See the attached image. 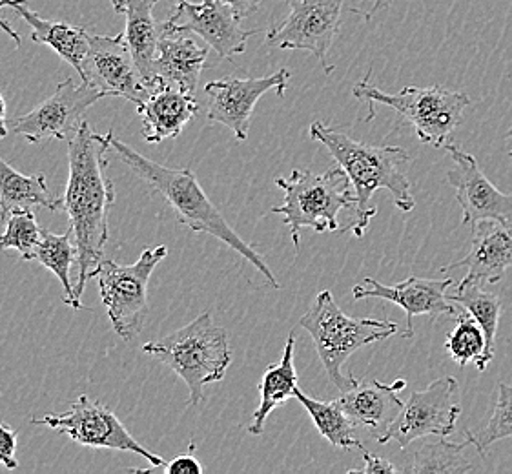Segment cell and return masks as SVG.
<instances>
[{"mask_svg":"<svg viewBox=\"0 0 512 474\" xmlns=\"http://www.w3.org/2000/svg\"><path fill=\"white\" fill-rule=\"evenodd\" d=\"M294 347H296V338H294V332H290L281 360L276 365L268 367L257 385L259 407L248 427V433L254 436L263 434L268 416L274 413L277 407H283L290 398L296 396L299 387H297V372L294 365Z\"/></svg>","mask_w":512,"mask_h":474,"instance_id":"obj_24","label":"cell"},{"mask_svg":"<svg viewBox=\"0 0 512 474\" xmlns=\"http://www.w3.org/2000/svg\"><path fill=\"white\" fill-rule=\"evenodd\" d=\"M294 398L307 409L312 422L318 427L319 434L327 440L328 444L334 445L336 449H361L363 451V444L354 436L356 425L339 407L338 402H319L299 389Z\"/></svg>","mask_w":512,"mask_h":474,"instance_id":"obj_27","label":"cell"},{"mask_svg":"<svg viewBox=\"0 0 512 474\" xmlns=\"http://www.w3.org/2000/svg\"><path fill=\"white\" fill-rule=\"evenodd\" d=\"M354 97L369 104L370 119H374L376 103L389 106L412 124L416 135L423 145L443 148L452 132L463 121L465 108L471 106L469 95L463 92H451L441 86L414 88L407 86L400 93H385L369 83V75L354 86Z\"/></svg>","mask_w":512,"mask_h":474,"instance_id":"obj_7","label":"cell"},{"mask_svg":"<svg viewBox=\"0 0 512 474\" xmlns=\"http://www.w3.org/2000/svg\"><path fill=\"white\" fill-rule=\"evenodd\" d=\"M81 81L92 84L104 97H123L135 106L148 97V88L123 35L90 33V50L82 64Z\"/></svg>","mask_w":512,"mask_h":474,"instance_id":"obj_13","label":"cell"},{"mask_svg":"<svg viewBox=\"0 0 512 474\" xmlns=\"http://www.w3.org/2000/svg\"><path fill=\"white\" fill-rule=\"evenodd\" d=\"M288 79L290 72L283 68L259 79L225 77L212 81L205 86L208 119L214 123L225 124L236 135L237 141H246L257 101L270 90H276L277 95L283 97L287 92Z\"/></svg>","mask_w":512,"mask_h":474,"instance_id":"obj_15","label":"cell"},{"mask_svg":"<svg viewBox=\"0 0 512 474\" xmlns=\"http://www.w3.org/2000/svg\"><path fill=\"white\" fill-rule=\"evenodd\" d=\"M456 292L449 296L452 303L461 305L471 314L474 320L482 325L487 336L489 351L494 354V341L498 332V323L502 316V299L480 287V283H458L454 285Z\"/></svg>","mask_w":512,"mask_h":474,"instance_id":"obj_29","label":"cell"},{"mask_svg":"<svg viewBox=\"0 0 512 474\" xmlns=\"http://www.w3.org/2000/svg\"><path fill=\"white\" fill-rule=\"evenodd\" d=\"M33 425H46L59 434L70 436L73 442L93 449H112L134 453L163 469L166 462L161 456L139 444L124 427L117 414L90 396H79L66 413H48L31 418Z\"/></svg>","mask_w":512,"mask_h":474,"instance_id":"obj_9","label":"cell"},{"mask_svg":"<svg viewBox=\"0 0 512 474\" xmlns=\"http://www.w3.org/2000/svg\"><path fill=\"white\" fill-rule=\"evenodd\" d=\"M463 444H451V442H434L425 444L416 451L409 467L403 469V473H469L472 464H469L463 456L467 445H472L471 438L465 434Z\"/></svg>","mask_w":512,"mask_h":474,"instance_id":"obj_30","label":"cell"},{"mask_svg":"<svg viewBox=\"0 0 512 474\" xmlns=\"http://www.w3.org/2000/svg\"><path fill=\"white\" fill-rule=\"evenodd\" d=\"M505 137H507V139H512V126L511 128H509V132H507V135H505Z\"/></svg>","mask_w":512,"mask_h":474,"instance_id":"obj_41","label":"cell"},{"mask_svg":"<svg viewBox=\"0 0 512 474\" xmlns=\"http://www.w3.org/2000/svg\"><path fill=\"white\" fill-rule=\"evenodd\" d=\"M44 207L52 212L62 210V197L48 188L44 174L24 176L0 157V219L2 223L11 212Z\"/></svg>","mask_w":512,"mask_h":474,"instance_id":"obj_25","label":"cell"},{"mask_svg":"<svg viewBox=\"0 0 512 474\" xmlns=\"http://www.w3.org/2000/svg\"><path fill=\"white\" fill-rule=\"evenodd\" d=\"M223 2L232 6L241 19L256 13L259 10V4H261V0H223Z\"/></svg>","mask_w":512,"mask_h":474,"instance_id":"obj_36","label":"cell"},{"mask_svg":"<svg viewBox=\"0 0 512 474\" xmlns=\"http://www.w3.org/2000/svg\"><path fill=\"white\" fill-rule=\"evenodd\" d=\"M110 146L124 165L150 186L152 194L163 197L164 201L172 207L177 221L183 227L197 234L216 237L221 243L236 250L237 254L243 256L248 263H252L267 278L270 287L281 289V285L277 283L276 276L268 268L265 259L261 258L256 250L243 241L234 228L230 227V223L219 212V208L210 201V197L206 196L205 190L201 188L190 168H170V166L159 165L152 159L144 157L143 154H139L121 139L113 137V132L110 137Z\"/></svg>","mask_w":512,"mask_h":474,"instance_id":"obj_3","label":"cell"},{"mask_svg":"<svg viewBox=\"0 0 512 474\" xmlns=\"http://www.w3.org/2000/svg\"><path fill=\"white\" fill-rule=\"evenodd\" d=\"M17 431L8 425V423L0 422V465H4L6 469H17Z\"/></svg>","mask_w":512,"mask_h":474,"instance_id":"obj_33","label":"cell"},{"mask_svg":"<svg viewBox=\"0 0 512 474\" xmlns=\"http://www.w3.org/2000/svg\"><path fill=\"white\" fill-rule=\"evenodd\" d=\"M299 325L310 334L328 380L339 392L350 391L359 383L352 374L343 372V363L354 352L401 334L400 325L394 321L350 318L339 309L330 290L319 292Z\"/></svg>","mask_w":512,"mask_h":474,"instance_id":"obj_5","label":"cell"},{"mask_svg":"<svg viewBox=\"0 0 512 474\" xmlns=\"http://www.w3.org/2000/svg\"><path fill=\"white\" fill-rule=\"evenodd\" d=\"M0 8H11L31 28V41L50 46L81 77L82 64L90 50V31L66 22L46 21L31 10L28 0H0Z\"/></svg>","mask_w":512,"mask_h":474,"instance_id":"obj_22","label":"cell"},{"mask_svg":"<svg viewBox=\"0 0 512 474\" xmlns=\"http://www.w3.org/2000/svg\"><path fill=\"white\" fill-rule=\"evenodd\" d=\"M72 228L64 234H53L50 230L42 228L41 245L37 248L35 261H39L42 267L52 270L57 279L61 281L64 290V303L73 310L82 309V299L75 292L72 283V265L77 263V248L72 241Z\"/></svg>","mask_w":512,"mask_h":474,"instance_id":"obj_26","label":"cell"},{"mask_svg":"<svg viewBox=\"0 0 512 474\" xmlns=\"http://www.w3.org/2000/svg\"><path fill=\"white\" fill-rule=\"evenodd\" d=\"M143 352L168 365L186 383L188 405L203 402L206 385L221 382L232 365L228 334L214 323L210 312H203L163 340L146 343Z\"/></svg>","mask_w":512,"mask_h":474,"instance_id":"obj_4","label":"cell"},{"mask_svg":"<svg viewBox=\"0 0 512 474\" xmlns=\"http://www.w3.org/2000/svg\"><path fill=\"white\" fill-rule=\"evenodd\" d=\"M101 99L104 93L92 84H75L73 79H64L44 103L10 121L11 130L33 145L50 139L68 141L81 126L88 108Z\"/></svg>","mask_w":512,"mask_h":474,"instance_id":"obj_12","label":"cell"},{"mask_svg":"<svg viewBox=\"0 0 512 474\" xmlns=\"http://www.w3.org/2000/svg\"><path fill=\"white\" fill-rule=\"evenodd\" d=\"M276 185L285 192V203L272 208V214L283 217L299 252L301 230L312 228L319 234L341 230L339 214L356 207V192L347 172L332 166L323 174L296 168L290 177H277Z\"/></svg>","mask_w":512,"mask_h":474,"instance_id":"obj_6","label":"cell"},{"mask_svg":"<svg viewBox=\"0 0 512 474\" xmlns=\"http://www.w3.org/2000/svg\"><path fill=\"white\" fill-rule=\"evenodd\" d=\"M0 30L6 31V33L10 35L11 39L15 41V46H17V48H21V35H19V31L11 28L10 22L0 19Z\"/></svg>","mask_w":512,"mask_h":474,"instance_id":"obj_39","label":"cell"},{"mask_svg":"<svg viewBox=\"0 0 512 474\" xmlns=\"http://www.w3.org/2000/svg\"><path fill=\"white\" fill-rule=\"evenodd\" d=\"M206 59L208 48L199 46L190 31L181 30L174 15L163 21V31L154 62L157 83L161 81L195 95Z\"/></svg>","mask_w":512,"mask_h":474,"instance_id":"obj_18","label":"cell"},{"mask_svg":"<svg viewBox=\"0 0 512 474\" xmlns=\"http://www.w3.org/2000/svg\"><path fill=\"white\" fill-rule=\"evenodd\" d=\"M471 438L472 445L478 449V453L485 454V451L492 444L511 438L512 436V385L500 383L498 385V402L494 405L491 420L487 427L480 434H472L465 431Z\"/></svg>","mask_w":512,"mask_h":474,"instance_id":"obj_32","label":"cell"},{"mask_svg":"<svg viewBox=\"0 0 512 474\" xmlns=\"http://www.w3.org/2000/svg\"><path fill=\"white\" fill-rule=\"evenodd\" d=\"M112 2L113 10L117 11L121 8V4H123V0H110Z\"/></svg>","mask_w":512,"mask_h":474,"instance_id":"obj_40","label":"cell"},{"mask_svg":"<svg viewBox=\"0 0 512 474\" xmlns=\"http://www.w3.org/2000/svg\"><path fill=\"white\" fill-rule=\"evenodd\" d=\"M287 19L268 30L267 44L279 50H303L318 57L325 73L334 72L327 55L338 37L345 0H285Z\"/></svg>","mask_w":512,"mask_h":474,"instance_id":"obj_11","label":"cell"},{"mask_svg":"<svg viewBox=\"0 0 512 474\" xmlns=\"http://www.w3.org/2000/svg\"><path fill=\"white\" fill-rule=\"evenodd\" d=\"M443 148L454 161V168L447 172V181L456 188V201L463 214L461 225L474 227L480 221L512 223V196L492 185L471 154L451 143Z\"/></svg>","mask_w":512,"mask_h":474,"instance_id":"obj_14","label":"cell"},{"mask_svg":"<svg viewBox=\"0 0 512 474\" xmlns=\"http://www.w3.org/2000/svg\"><path fill=\"white\" fill-rule=\"evenodd\" d=\"M163 471L166 474H203L205 467L195 458L194 454H181L175 456L174 460H170L164 465Z\"/></svg>","mask_w":512,"mask_h":474,"instance_id":"obj_34","label":"cell"},{"mask_svg":"<svg viewBox=\"0 0 512 474\" xmlns=\"http://www.w3.org/2000/svg\"><path fill=\"white\" fill-rule=\"evenodd\" d=\"M405 387V380H396L392 385H387L372 378L358 383L350 391L341 392L336 402L356 427H363L379 440L387 433V429L398 418L405 405L398 398V392Z\"/></svg>","mask_w":512,"mask_h":474,"instance_id":"obj_20","label":"cell"},{"mask_svg":"<svg viewBox=\"0 0 512 474\" xmlns=\"http://www.w3.org/2000/svg\"><path fill=\"white\" fill-rule=\"evenodd\" d=\"M6 230L0 236V250H17L24 261H35L37 248L41 245L42 228L31 210L11 212L4 221Z\"/></svg>","mask_w":512,"mask_h":474,"instance_id":"obj_31","label":"cell"},{"mask_svg":"<svg viewBox=\"0 0 512 474\" xmlns=\"http://www.w3.org/2000/svg\"><path fill=\"white\" fill-rule=\"evenodd\" d=\"M108 134H95L92 126L82 121L77 132L68 139L70 176L62 196V210L70 217V228L77 248V283L82 292L93 272L103 263L104 247L110 236V212L115 203V190L108 177Z\"/></svg>","mask_w":512,"mask_h":474,"instance_id":"obj_1","label":"cell"},{"mask_svg":"<svg viewBox=\"0 0 512 474\" xmlns=\"http://www.w3.org/2000/svg\"><path fill=\"white\" fill-rule=\"evenodd\" d=\"M363 460L365 465L363 467H356L350 469V474H374V473H400V469L394 464H390L387 458H381L378 454L369 453L363 449Z\"/></svg>","mask_w":512,"mask_h":474,"instance_id":"obj_35","label":"cell"},{"mask_svg":"<svg viewBox=\"0 0 512 474\" xmlns=\"http://www.w3.org/2000/svg\"><path fill=\"white\" fill-rule=\"evenodd\" d=\"M177 10L172 13L181 30L199 35L217 53L219 59L232 61L245 53L246 42L256 35V30H245L241 17L223 0H177Z\"/></svg>","mask_w":512,"mask_h":474,"instance_id":"obj_17","label":"cell"},{"mask_svg":"<svg viewBox=\"0 0 512 474\" xmlns=\"http://www.w3.org/2000/svg\"><path fill=\"white\" fill-rule=\"evenodd\" d=\"M454 287V279H423L409 278L398 285H383L378 279H363L354 285V299L378 298L400 305L407 314V329L401 334L405 340L414 338V318L429 316V318H458L460 310L447 296V289Z\"/></svg>","mask_w":512,"mask_h":474,"instance_id":"obj_16","label":"cell"},{"mask_svg":"<svg viewBox=\"0 0 512 474\" xmlns=\"http://www.w3.org/2000/svg\"><path fill=\"white\" fill-rule=\"evenodd\" d=\"M392 2H394V0H374L372 10L367 11V13H363V17H365V19H372L376 13H379V11L387 10Z\"/></svg>","mask_w":512,"mask_h":474,"instance_id":"obj_38","label":"cell"},{"mask_svg":"<svg viewBox=\"0 0 512 474\" xmlns=\"http://www.w3.org/2000/svg\"><path fill=\"white\" fill-rule=\"evenodd\" d=\"M168 256V247L146 248L132 265L110 259L93 272L99 279V294L117 336L134 341L144 327L148 314V283L157 265Z\"/></svg>","mask_w":512,"mask_h":474,"instance_id":"obj_8","label":"cell"},{"mask_svg":"<svg viewBox=\"0 0 512 474\" xmlns=\"http://www.w3.org/2000/svg\"><path fill=\"white\" fill-rule=\"evenodd\" d=\"M197 112L199 104L195 95L161 81L148 90V97L137 106V114L143 121L144 139L150 145L177 137Z\"/></svg>","mask_w":512,"mask_h":474,"instance_id":"obj_21","label":"cell"},{"mask_svg":"<svg viewBox=\"0 0 512 474\" xmlns=\"http://www.w3.org/2000/svg\"><path fill=\"white\" fill-rule=\"evenodd\" d=\"M512 267V223L480 221L472 227L471 252L454 261L441 272L465 268L467 274L460 283H487L502 281L505 270Z\"/></svg>","mask_w":512,"mask_h":474,"instance_id":"obj_19","label":"cell"},{"mask_svg":"<svg viewBox=\"0 0 512 474\" xmlns=\"http://www.w3.org/2000/svg\"><path fill=\"white\" fill-rule=\"evenodd\" d=\"M310 137L327 148L354 186V217L343 230H350L356 237L365 236L370 219L378 214V208L370 207V201L378 190H389L390 196L394 197V205L401 212L414 210L416 201L405 170L410 161L407 150L400 146L361 143L321 121L310 124Z\"/></svg>","mask_w":512,"mask_h":474,"instance_id":"obj_2","label":"cell"},{"mask_svg":"<svg viewBox=\"0 0 512 474\" xmlns=\"http://www.w3.org/2000/svg\"><path fill=\"white\" fill-rule=\"evenodd\" d=\"M8 110H6V101H4V95L0 92V139L10 134V128H8Z\"/></svg>","mask_w":512,"mask_h":474,"instance_id":"obj_37","label":"cell"},{"mask_svg":"<svg viewBox=\"0 0 512 474\" xmlns=\"http://www.w3.org/2000/svg\"><path fill=\"white\" fill-rule=\"evenodd\" d=\"M460 414L458 382L452 376H445L427 389L410 394L398 418L379 438L378 444L398 442L400 449H407L425 436H449L454 433Z\"/></svg>","mask_w":512,"mask_h":474,"instance_id":"obj_10","label":"cell"},{"mask_svg":"<svg viewBox=\"0 0 512 474\" xmlns=\"http://www.w3.org/2000/svg\"><path fill=\"white\" fill-rule=\"evenodd\" d=\"M456 320H458L456 327L447 334L445 349L449 352L452 361L458 363L460 367H465L467 363H474L478 371H485L494 354L489 351L487 336L483 332L482 325L474 320L471 314H465V312H460Z\"/></svg>","mask_w":512,"mask_h":474,"instance_id":"obj_28","label":"cell"},{"mask_svg":"<svg viewBox=\"0 0 512 474\" xmlns=\"http://www.w3.org/2000/svg\"><path fill=\"white\" fill-rule=\"evenodd\" d=\"M509 157H512V152H511V154H509Z\"/></svg>","mask_w":512,"mask_h":474,"instance_id":"obj_42","label":"cell"},{"mask_svg":"<svg viewBox=\"0 0 512 474\" xmlns=\"http://www.w3.org/2000/svg\"><path fill=\"white\" fill-rule=\"evenodd\" d=\"M159 0H123L117 13L126 17L124 41L128 44L135 66L141 73V79L150 90L155 81L154 62L157 46L163 31V22L155 21L154 8Z\"/></svg>","mask_w":512,"mask_h":474,"instance_id":"obj_23","label":"cell"}]
</instances>
